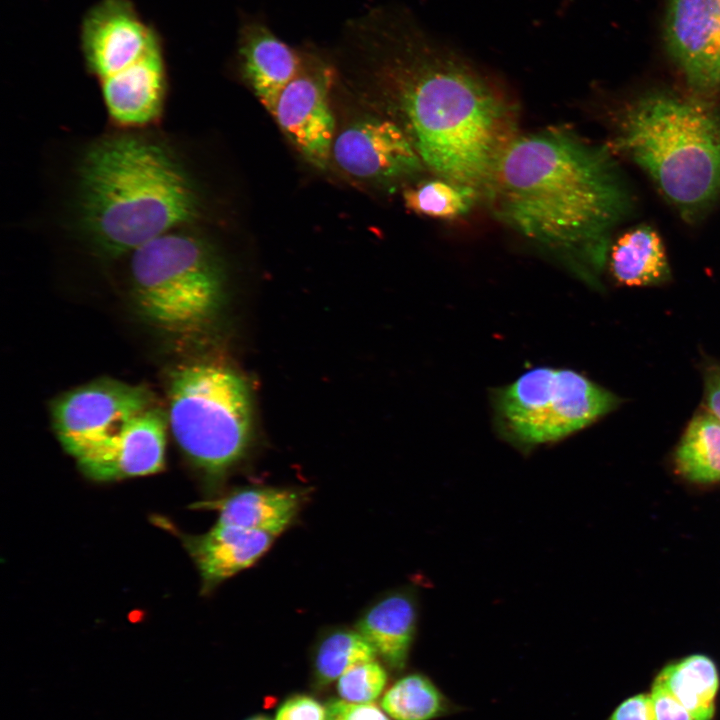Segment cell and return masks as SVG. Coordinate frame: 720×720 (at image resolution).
Wrapping results in <instances>:
<instances>
[{"label": "cell", "instance_id": "28", "mask_svg": "<svg viewBox=\"0 0 720 720\" xmlns=\"http://www.w3.org/2000/svg\"><path fill=\"white\" fill-rule=\"evenodd\" d=\"M608 720H655L650 693L627 698L616 707Z\"/></svg>", "mask_w": 720, "mask_h": 720}, {"label": "cell", "instance_id": "6", "mask_svg": "<svg viewBox=\"0 0 720 720\" xmlns=\"http://www.w3.org/2000/svg\"><path fill=\"white\" fill-rule=\"evenodd\" d=\"M130 280L141 316L169 338L198 339L223 303V275L212 248L201 238L173 230L131 254Z\"/></svg>", "mask_w": 720, "mask_h": 720}, {"label": "cell", "instance_id": "8", "mask_svg": "<svg viewBox=\"0 0 720 720\" xmlns=\"http://www.w3.org/2000/svg\"><path fill=\"white\" fill-rule=\"evenodd\" d=\"M154 405L153 393L145 386L101 378L57 397L51 418L63 449L78 462L101 450Z\"/></svg>", "mask_w": 720, "mask_h": 720}, {"label": "cell", "instance_id": "16", "mask_svg": "<svg viewBox=\"0 0 720 720\" xmlns=\"http://www.w3.org/2000/svg\"><path fill=\"white\" fill-rule=\"evenodd\" d=\"M306 498L304 489L245 486L195 503L193 508L216 511L218 522L278 537L295 523Z\"/></svg>", "mask_w": 720, "mask_h": 720}, {"label": "cell", "instance_id": "23", "mask_svg": "<svg viewBox=\"0 0 720 720\" xmlns=\"http://www.w3.org/2000/svg\"><path fill=\"white\" fill-rule=\"evenodd\" d=\"M477 190L446 179L425 181L404 193L405 206L420 215L453 219L472 207Z\"/></svg>", "mask_w": 720, "mask_h": 720}, {"label": "cell", "instance_id": "17", "mask_svg": "<svg viewBox=\"0 0 720 720\" xmlns=\"http://www.w3.org/2000/svg\"><path fill=\"white\" fill-rule=\"evenodd\" d=\"M416 624L414 596L406 590H395L383 594L362 611L356 630L390 668L402 670L408 659Z\"/></svg>", "mask_w": 720, "mask_h": 720}, {"label": "cell", "instance_id": "14", "mask_svg": "<svg viewBox=\"0 0 720 720\" xmlns=\"http://www.w3.org/2000/svg\"><path fill=\"white\" fill-rule=\"evenodd\" d=\"M208 594L228 578L253 566L277 538L266 532L218 522L206 533L181 535Z\"/></svg>", "mask_w": 720, "mask_h": 720}, {"label": "cell", "instance_id": "18", "mask_svg": "<svg viewBox=\"0 0 720 720\" xmlns=\"http://www.w3.org/2000/svg\"><path fill=\"white\" fill-rule=\"evenodd\" d=\"M609 254L612 275L622 285L657 286L671 278L663 242L648 225L637 226L620 235Z\"/></svg>", "mask_w": 720, "mask_h": 720}, {"label": "cell", "instance_id": "24", "mask_svg": "<svg viewBox=\"0 0 720 720\" xmlns=\"http://www.w3.org/2000/svg\"><path fill=\"white\" fill-rule=\"evenodd\" d=\"M387 680L383 667L374 660L358 663L338 679V693L348 702L368 703L382 692Z\"/></svg>", "mask_w": 720, "mask_h": 720}, {"label": "cell", "instance_id": "7", "mask_svg": "<svg viewBox=\"0 0 720 720\" xmlns=\"http://www.w3.org/2000/svg\"><path fill=\"white\" fill-rule=\"evenodd\" d=\"M621 402L586 376L552 367L530 369L492 397L499 431L525 447L563 439L611 413Z\"/></svg>", "mask_w": 720, "mask_h": 720}, {"label": "cell", "instance_id": "13", "mask_svg": "<svg viewBox=\"0 0 720 720\" xmlns=\"http://www.w3.org/2000/svg\"><path fill=\"white\" fill-rule=\"evenodd\" d=\"M168 419L154 405L133 419L105 447L78 461L95 481H114L159 472L165 464Z\"/></svg>", "mask_w": 720, "mask_h": 720}, {"label": "cell", "instance_id": "3", "mask_svg": "<svg viewBox=\"0 0 720 720\" xmlns=\"http://www.w3.org/2000/svg\"><path fill=\"white\" fill-rule=\"evenodd\" d=\"M82 228L101 254H131L200 214L189 175L164 145L131 135L103 139L79 167Z\"/></svg>", "mask_w": 720, "mask_h": 720}, {"label": "cell", "instance_id": "12", "mask_svg": "<svg viewBox=\"0 0 720 720\" xmlns=\"http://www.w3.org/2000/svg\"><path fill=\"white\" fill-rule=\"evenodd\" d=\"M332 154L346 173L369 180L404 177L423 165L410 137L394 122L378 118L344 129L334 140Z\"/></svg>", "mask_w": 720, "mask_h": 720}, {"label": "cell", "instance_id": "27", "mask_svg": "<svg viewBox=\"0 0 720 720\" xmlns=\"http://www.w3.org/2000/svg\"><path fill=\"white\" fill-rule=\"evenodd\" d=\"M326 720H390L378 707L369 703L333 701L326 709Z\"/></svg>", "mask_w": 720, "mask_h": 720}, {"label": "cell", "instance_id": "19", "mask_svg": "<svg viewBox=\"0 0 720 720\" xmlns=\"http://www.w3.org/2000/svg\"><path fill=\"white\" fill-rule=\"evenodd\" d=\"M655 681L691 713L695 720H712L719 690V675L707 656L694 654L666 665Z\"/></svg>", "mask_w": 720, "mask_h": 720}, {"label": "cell", "instance_id": "10", "mask_svg": "<svg viewBox=\"0 0 720 720\" xmlns=\"http://www.w3.org/2000/svg\"><path fill=\"white\" fill-rule=\"evenodd\" d=\"M665 43L689 85L720 90V0H669Z\"/></svg>", "mask_w": 720, "mask_h": 720}, {"label": "cell", "instance_id": "2", "mask_svg": "<svg viewBox=\"0 0 720 720\" xmlns=\"http://www.w3.org/2000/svg\"><path fill=\"white\" fill-rule=\"evenodd\" d=\"M497 218L599 287L631 193L607 149L564 129L515 136L484 189Z\"/></svg>", "mask_w": 720, "mask_h": 720}, {"label": "cell", "instance_id": "25", "mask_svg": "<svg viewBox=\"0 0 720 720\" xmlns=\"http://www.w3.org/2000/svg\"><path fill=\"white\" fill-rule=\"evenodd\" d=\"M650 696L655 720H695L667 688L655 680Z\"/></svg>", "mask_w": 720, "mask_h": 720}, {"label": "cell", "instance_id": "21", "mask_svg": "<svg viewBox=\"0 0 720 720\" xmlns=\"http://www.w3.org/2000/svg\"><path fill=\"white\" fill-rule=\"evenodd\" d=\"M377 655L370 642L357 630L336 627L327 630L316 644L313 667L317 681L328 684L350 667L374 660Z\"/></svg>", "mask_w": 720, "mask_h": 720}, {"label": "cell", "instance_id": "30", "mask_svg": "<svg viewBox=\"0 0 720 720\" xmlns=\"http://www.w3.org/2000/svg\"><path fill=\"white\" fill-rule=\"evenodd\" d=\"M247 720H266V719H265L264 717H262V716H254V717L249 718V719H247Z\"/></svg>", "mask_w": 720, "mask_h": 720}, {"label": "cell", "instance_id": "29", "mask_svg": "<svg viewBox=\"0 0 720 720\" xmlns=\"http://www.w3.org/2000/svg\"><path fill=\"white\" fill-rule=\"evenodd\" d=\"M704 405L720 420V364H711L704 371Z\"/></svg>", "mask_w": 720, "mask_h": 720}, {"label": "cell", "instance_id": "4", "mask_svg": "<svg viewBox=\"0 0 720 720\" xmlns=\"http://www.w3.org/2000/svg\"><path fill=\"white\" fill-rule=\"evenodd\" d=\"M613 145L687 220L720 198V107L710 101L646 93L619 113Z\"/></svg>", "mask_w": 720, "mask_h": 720}, {"label": "cell", "instance_id": "5", "mask_svg": "<svg viewBox=\"0 0 720 720\" xmlns=\"http://www.w3.org/2000/svg\"><path fill=\"white\" fill-rule=\"evenodd\" d=\"M168 424L186 457L216 491L248 455L252 401L246 381L223 364L197 361L173 370Z\"/></svg>", "mask_w": 720, "mask_h": 720}, {"label": "cell", "instance_id": "11", "mask_svg": "<svg viewBox=\"0 0 720 720\" xmlns=\"http://www.w3.org/2000/svg\"><path fill=\"white\" fill-rule=\"evenodd\" d=\"M86 62L99 82L129 71L158 40L128 0H102L82 24Z\"/></svg>", "mask_w": 720, "mask_h": 720}, {"label": "cell", "instance_id": "20", "mask_svg": "<svg viewBox=\"0 0 720 720\" xmlns=\"http://www.w3.org/2000/svg\"><path fill=\"white\" fill-rule=\"evenodd\" d=\"M673 462L678 474L690 482H720V420L706 408L688 423Z\"/></svg>", "mask_w": 720, "mask_h": 720}, {"label": "cell", "instance_id": "15", "mask_svg": "<svg viewBox=\"0 0 720 720\" xmlns=\"http://www.w3.org/2000/svg\"><path fill=\"white\" fill-rule=\"evenodd\" d=\"M242 74L265 108L273 113L286 86L302 66V53L292 48L263 22L247 20L238 37Z\"/></svg>", "mask_w": 720, "mask_h": 720}, {"label": "cell", "instance_id": "1", "mask_svg": "<svg viewBox=\"0 0 720 720\" xmlns=\"http://www.w3.org/2000/svg\"><path fill=\"white\" fill-rule=\"evenodd\" d=\"M389 57L410 139L440 178L484 190L515 135L498 87L407 11L376 8L356 19Z\"/></svg>", "mask_w": 720, "mask_h": 720}, {"label": "cell", "instance_id": "26", "mask_svg": "<svg viewBox=\"0 0 720 720\" xmlns=\"http://www.w3.org/2000/svg\"><path fill=\"white\" fill-rule=\"evenodd\" d=\"M275 720H326V709L312 697L297 695L282 704Z\"/></svg>", "mask_w": 720, "mask_h": 720}, {"label": "cell", "instance_id": "9", "mask_svg": "<svg viewBox=\"0 0 720 720\" xmlns=\"http://www.w3.org/2000/svg\"><path fill=\"white\" fill-rule=\"evenodd\" d=\"M297 76L281 93L272 113L303 157L318 169L327 167L335 121L329 106L331 66L315 54H302Z\"/></svg>", "mask_w": 720, "mask_h": 720}, {"label": "cell", "instance_id": "22", "mask_svg": "<svg viewBox=\"0 0 720 720\" xmlns=\"http://www.w3.org/2000/svg\"><path fill=\"white\" fill-rule=\"evenodd\" d=\"M383 709L395 720H433L449 711L446 697L426 676L418 673L399 679L385 693Z\"/></svg>", "mask_w": 720, "mask_h": 720}]
</instances>
